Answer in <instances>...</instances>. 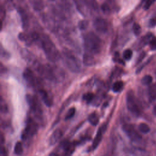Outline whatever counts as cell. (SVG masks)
I'll return each instance as SVG.
<instances>
[{
  "label": "cell",
  "mask_w": 156,
  "mask_h": 156,
  "mask_svg": "<svg viewBox=\"0 0 156 156\" xmlns=\"http://www.w3.org/2000/svg\"><path fill=\"white\" fill-rule=\"evenodd\" d=\"M84 47L86 52L93 55L100 52L102 48V41L93 32L87 34L84 37Z\"/></svg>",
  "instance_id": "6da1fadb"
},
{
  "label": "cell",
  "mask_w": 156,
  "mask_h": 156,
  "mask_svg": "<svg viewBox=\"0 0 156 156\" xmlns=\"http://www.w3.org/2000/svg\"><path fill=\"white\" fill-rule=\"evenodd\" d=\"M41 43L46 57L51 62H54L59 59V52L55 45L49 37L47 35H43L41 40Z\"/></svg>",
  "instance_id": "7a4b0ae2"
},
{
  "label": "cell",
  "mask_w": 156,
  "mask_h": 156,
  "mask_svg": "<svg viewBox=\"0 0 156 156\" xmlns=\"http://www.w3.org/2000/svg\"><path fill=\"white\" fill-rule=\"evenodd\" d=\"M64 60L67 67L74 73H78L80 69V62L79 60L69 51L64 52Z\"/></svg>",
  "instance_id": "3957f363"
},
{
  "label": "cell",
  "mask_w": 156,
  "mask_h": 156,
  "mask_svg": "<svg viewBox=\"0 0 156 156\" xmlns=\"http://www.w3.org/2000/svg\"><path fill=\"white\" fill-rule=\"evenodd\" d=\"M126 104L127 109L135 116H138L140 113V108L132 91H129L126 96Z\"/></svg>",
  "instance_id": "277c9868"
},
{
  "label": "cell",
  "mask_w": 156,
  "mask_h": 156,
  "mask_svg": "<svg viewBox=\"0 0 156 156\" xmlns=\"http://www.w3.org/2000/svg\"><path fill=\"white\" fill-rule=\"evenodd\" d=\"M122 129L132 141L140 142L141 140V135L135 130L132 125L128 124H124L122 127Z\"/></svg>",
  "instance_id": "5b68a950"
},
{
  "label": "cell",
  "mask_w": 156,
  "mask_h": 156,
  "mask_svg": "<svg viewBox=\"0 0 156 156\" xmlns=\"http://www.w3.org/2000/svg\"><path fill=\"white\" fill-rule=\"evenodd\" d=\"M37 131V124L31 119L29 118L26 122V128L24 132L22 135V138L26 140L29 136H32L35 135Z\"/></svg>",
  "instance_id": "8992f818"
},
{
  "label": "cell",
  "mask_w": 156,
  "mask_h": 156,
  "mask_svg": "<svg viewBox=\"0 0 156 156\" xmlns=\"http://www.w3.org/2000/svg\"><path fill=\"white\" fill-rule=\"evenodd\" d=\"M26 99L30 109L35 113L36 115L40 116L41 114V110L39 106V104L36 97L30 94H27L26 96Z\"/></svg>",
  "instance_id": "52a82bcc"
},
{
  "label": "cell",
  "mask_w": 156,
  "mask_h": 156,
  "mask_svg": "<svg viewBox=\"0 0 156 156\" xmlns=\"http://www.w3.org/2000/svg\"><path fill=\"white\" fill-rule=\"evenodd\" d=\"M93 25L96 30L99 33H105L108 30L107 22L103 18H96Z\"/></svg>",
  "instance_id": "ba28073f"
},
{
  "label": "cell",
  "mask_w": 156,
  "mask_h": 156,
  "mask_svg": "<svg viewBox=\"0 0 156 156\" xmlns=\"http://www.w3.org/2000/svg\"><path fill=\"white\" fill-rule=\"evenodd\" d=\"M106 125L104 124L102 126H101L99 129H98L97 133L93 140V144H92V149L94 150L95 149L98 145L99 144V143H101L102 138V136H103V133L105 132V130H106Z\"/></svg>",
  "instance_id": "9c48e42d"
},
{
  "label": "cell",
  "mask_w": 156,
  "mask_h": 156,
  "mask_svg": "<svg viewBox=\"0 0 156 156\" xmlns=\"http://www.w3.org/2000/svg\"><path fill=\"white\" fill-rule=\"evenodd\" d=\"M23 77L24 80L27 82L31 86H35V77L34 74L32 71L29 69L27 68L23 72Z\"/></svg>",
  "instance_id": "30bf717a"
},
{
  "label": "cell",
  "mask_w": 156,
  "mask_h": 156,
  "mask_svg": "<svg viewBox=\"0 0 156 156\" xmlns=\"http://www.w3.org/2000/svg\"><path fill=\"white\" fill-rule=\"evenodd\" d=\"M63 133L62 131L60 129H56L51 135L49 140V142L50 145H53L55 144L58 141H59V140L61 138V137L62 136Z\"/></svg>",
  "instance_id": "8fae6325"
},
{
  "label": "cell",
  "mask_w": 156,
  "mask_h": 156,
  "mask_svg": "<svg viewBox=\"0 0 156 156\" xmlns=\"http://www.w3.org/2000/svg\"><path fill=\"white\" fill-rule=\"evenodd\" d=\"M95 61L93 57V55L88 52H86L83 54V63L85 66H92L94 65Z\"/></svg>",
  "instance_id": "7c38bea8"
},
{
  "label": "cell",
  "mask_w": 156,
  "mask_h": 156,
  "mask_svg": "<svg viewBox=\"0 0 156 156\" xmlns=\"http://www.w3.org/2000/svg\"><path fill=\"white\" fill-rule=\"evenodd\" d=\"M39 93L45 105L48 107H51L52 104V100L49 98L47 92L44 90H40Z\"/></svg>",
  "instance_id": "4fadbf2b"
},
{
  "label": "cell",
  "mask_w": 156,
  "mask_h": 156,
  "mask_svg": "<svg viewBox=\"0 0 156 156\" xmlns=\"http://www.w3.org/2000/svg\"><path fill=\"white\" fill-rule=\"evenodd\" d=\"M88 120L91 124L96 126L99 122V117L96 113H92L88 116Z\"/></svg>",
  "instance_id": "5bb4252c"
},
{
  "label": "cell",
  "mask_w": 156,
  "mask_h": 156,
  "mask_svg": "<svg viewBox=\"0 0 156 156\" xmlns=\"http://www.w3.org/2000/svg\"><path fill=\"white\" fill-rule=\"evenodd\" d=\"M62 147L68 154H71L73 152V144L69 141H65L63 143Z\"/></svg>",
  "instance_id": "9a60e30c"
},
{
  "label": "cell",
  "mask_w": 156,
  "mask_h": 156,
  "mask_svg": "<svg viewBox=\"0 0 156 156\" xmlns=\"http://www.w3.org/2000/svg\"><path fill=\"white\" fill-rule=\"evenodd\" d=\"M123 86H124V84L122 81H121V80L116 81L113 84L112 90L115 93H119L122 90Z\"/></svg>",
  "instance_id": "2e32d148"
},
{
  "label": "cell",
  "mask_w": 156,
  "mask_h": 156,
  "mask_svg": "<svg viewBox=\"0 0 156 156\" xmlns=\"http://www.w3.org/2000/svg\"><path fill=\"white\" fill-rule=\"evenodd\" d=\"M14 152L16 155H21L23 152V144L20 141L16 142L14 148Z\"/></svg>",
  "instance_id": "e0dca14e"
},
{
  "label": "cell",
  "mask_w": 156,
  "mask_h": 156,
  "mask_svg": "<svg viewBox=\"0 0 156 156\" xmlns=\"http://www.w3.org/2000/svg\"><path fill=\"white\" fill-rule=\"evenodd\" d=\"M138 129L139 130L143 133H147L150 131V127L149 126L146 124V123H140L138 126Z\"/></svg>",
  "instance_id": "ac0fdd59"
},
{
  "label": "cell",
  "mask_w": 156,
  "mask_h": 156,
  "mask_svg": "<svg viewBox=\"0 0 156 156\" xmlns=\"http://www.w3.org/2000/svg\"><path fill=\"white\" fill-rule=\"evenodd\" d=\"M127 152L131 154H134V155L145 154V153H144L145 151L143 149H141L140 148H132V149H129Z\"/></svg>",
  "instance_id": "d6986e66"
},
{
  "label": "cell",
  "mask_w": 156,
  "mask_h": 156,
  "mask_svg": "<svg viewBox=\"0 0 156 156\" xmlns=\"http://www.w3.org/2000/svg\"><path fill=\"white\" fill-rule=\"evenodd\" d=\"M152 82V77L150 75H146L141 79L142 84L145 85H149Z\"/></svg>",
  "instance_id": "ffe728a7"
},
{
  "label": "cell",
  "mask_w": 156,
  "mask_h": 156,
  "mask_svg": "<svg viewBox=\"0 0 156 156\" xmlns=\"http://www.w3.org/2000/svg\"><path fill=\"white\" fill-rule=\"evenodd\" d=\"M94 96L93 93L89 92V93H87L83 94V99L84 101H85L89 103L94 99Z\"/></svg>",
  "instance_id": "44dd1931"
},
{
  "label": "cell",
  "mask_w": 156,
  "mask_h": 156,
  "mask_svg": "<svg viewBox=\"0 0 156 156\" xmlns=\"http://www.w3.org/2000/svg\"><path fill=\"white\" fill-rule=\"evenodd\" d=\"M75 112H76V109L74 107L70 108L65 115V119L67 120L72 118L74 116Z\"/></svg>",
  "instance_id": "7402d4cb"
},
{
  "label": "cell",
  "mask_w": 156,
  "mask_h": 156,
  "mask_svg": "<svg viewBox=\"0 0 156 156\" xmlns=\"http://www.w3.org/2000/svg\"><path fill=\"white\" fill-rule=\"evenodd\" d=\"M123 58L124 59L126 60H129L132 56V50L128 49H126L123 52Z\"/></svg>",
  "instance_id": "603a6c76"
},
{
  "label": "cell",
  "mask_w": 156,
  "mask_h": 156,
  "mask_svg": "<svg viewBox=\"0 0 156 156\" xmlns=\"http://www.w3.org/2000/svg\"><path fill=\"white\" fill-rule=\"evenodd\" d=\"M20 15H21V20H22L23 27L24 29H26L28 26V20H27V16L26 15L25 13H22L21 12H20Z\"/></svg>",
  "instance_id": "cb8c5ba5"
},
{
  "label": "cell",
  "mask_w": 156,
  "mask_h": 156,
  "mask_svg": "<svg viewBox=\"0 0 156 156\" xmlns=\"http://www.w3.org/2000/svg\"><path fill=\"white\" fill-rule=\"evenodd\" d=\"M133 31L135 35L138 36L140 34L141 32V29L140 26L138 23H134L133 25Z\"/></svg>",
  "instance_id": "d4e9b609"
},
{
  "label": "cell",
  "mask_w": 156,
  "mask_h": 156,
  "mask_svg": "<svg viewBox=\"0 0 156 156\" xmlns=\"http://www.w3.org/2000/svg\"><path fill=\"white\" fill-rule=\"evenodd\" d=\"M88 21L87 20H82L79 23V27L80 30H84L88 26Z\"/></svg>",
  "instance_id": "484cf974"
},
{
  "label": "cell",
  "mask_w": 156,
  "mask_h": 156,
  "mask_svg": "<svg viewBox=\"0 0 156 156\" xmlns=\"http://www.w3.org/2000/svg\"><path fill=\"white\" fill-rule=\"evenodd\" d=\"M149 46L152 50H156V38L154 37L149 41Z\"/></svg>",
  "instance_id": "4316f807"
},
{
  "label": "cell",
  "mask_w": 156,
  "mask_h": 156,
  "mask_svg": "<svg viewBox=\"0 0 156 156\" xmlns=\"http://www.w3.org/2000/svg\"><path fill=\"white\" fill-rule=\"evenodd\" d=\"M101 9L103 11V12L105 13H109L110 12V7H108V5L107 4H102L101 6Z\"/></svg>",
  "instance_id": "83f0119b"
},
{
  "label": "cell",
  "mask_w": 156,
  "mask_h": 156,
  "mask_svg": "<svg viewBox=\"0 0 156 156\" xmlns=\"http://www.w3.org/2000/svg\"><path fill=\"white\" fill-rule=\"evenodd\" d=\"M154 1H155V0H146L145 2H144V9L145 10L148 9Z\"/></svg>",
  "instance_id": "f1b7e54d"
},
{
  "label": "cell",
  "mask_w": 156,
  "mask_h": 156,
  "mask_svg": "<svg viewBox=\"0 0 156 156\" xmlns=\"http://www.w3.org/2000/svg\"><path fill=\"white\" fill-rule=\"evenodd\" d=\"M18 38L20 40L23 41H27L29 38H28V36L26 35L24 33H20L18 35Z\"/></svg>",
  "instance_id": "f546056e"
},
{
  "label": "cell",
  "mask_w": 156,
  "mask_h": 156,
  "mask_svg": "<svg viewBox=\"0 0 156 156\" xmlns=\"http://www.w3.org/2000/svg\"><path fill=\"white\" fill-rule=\"evenodd\" d=\"M1 111L3 113H6L7 112V106L5 103L4 104H3V102L2 99L1 102Z\"/></svg>",
  "instance_id": "4dcf8cb0"
},
{
  "label": "cell",
  "mask_w": 156,
  "mask_h": 156,
  "mask_svg": "<svg viewBox=\"0 0 156 156\" xmlns=\"http://www.w3.org/2000/svg\"><path fill=\"white\" fill-rule=\"evenodd\" d=\"M149 26L150 27H154L156 25V16L152 18L149 21Z\"/></svg>",
  "instance_id": "1f68e13d"
},
{
  "label": "cell",
  "mask_w": 156,
  "mask_h": 156,
  "mask_svg": "<svg viewBox=\"0 0 156 156\" xmlns=\"http://www.w3.org/2000/svg\"><path fill=\"white\" fill-rule=\"evenodd\" d=\"M144 56H145V52H142L141 53V54L140 55V57L138 58V62H137V63H138V62H140L144 57Z\"/></svg>",
  "instance_id": "d6a6232c"
},
{
  "label": "cell",
  "mask_w": 156,
  "mask_h": 156,
  "mask_svg": "<svg viewBox=\"0 0 156 156\" xmlns=\"http://www.w3.org/2000/svg\"><path fill=\"white\" fill-rule=\"evenodd\" d=\"M1 155H6V151H5V149L4 147H1Z\"/></svg>",
  "instance_id": "836d02e7"
},
{
  "label": "cell",
  "mask_w": 156,
  "mask_h": 156,
  "mask_svg": "<svg viewBox=\"0 0 156 156\" xmlns=\"http://www.w3.org/2000/svg\"><path fill=\"white\" fill-rule=\"evenodd\" d=\"M153 113H154V114L156 116V105L154 107V109H153Z\"/></svg>",
  "instance_id": "e575fe53"
},
{
  "label": "cell",
  "mask_w": 156,
  "mask_h": 156,
  "mask_svg": "<svg viewBox=\"0 0 156 156\" xmlns=\"http://www.w3.org/2000/svg\"><path fill=\"white\" fill-rule=\"evenodd\" d=\"M1 143H4V140H3V135H2V133H1Z\"/></svg>",
  "instance_id": "d590c367"
},
{
  "label": "cell",
  "mask_w": 156,
  "mask_h": 156,
  "mask_svg": "<svg viewBox=\"0 0 156 156\" xmlns=\"http://www.w3.org/2000/svg\"></svg>",
  "instance_id": "8d00e7d4"
}]
</instances>
